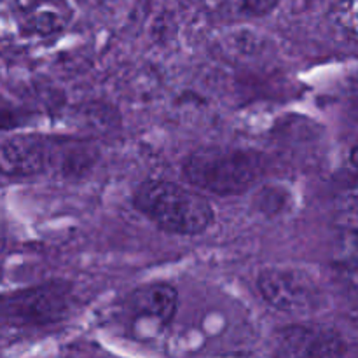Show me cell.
<instances>
[{"mask_svg": "<svg viewBox=\"0 0 358 358\" xmlns=\"http://www.w3.org/2000/svg\"><path fill=\"white\" fill-rule=\"evenodd\" d=\"M261 157L241 149H201L184 163V177L194 187L219 196H236L255 185Z\"/></svg>", "mask_w": 358, "mask_h": 358, "instance_id": "obj_2", "label": "cell"}, {"mask_svg": "<svg viewBox=\"0 0 358 358\" xmlns=\"http://www.w3.org/2000/svg\"><path fill=\"white\" fill-rule=\"evenodd\" d=\"M135 206L159 229L182 236L201 234L212 226L213 210L205 196L166 180H147L136 189Z\"/></svg>", "mask_w": 358, "mask_h": 358, "instance_id": "obj_1", "label": "cell"}, {"mask_svg": "<svg viewBox=\"0 0 358 358\" xmlns=\"http://www.w3.org/2000/svg\"><path fill=\"white\" fill-rule=\"evenodd\" d=\"M224 7L245 16H266L273 13L280 0H219Z\"/></svg>", "mask_w": 358, "mask_h": 358, "instance_id": "obj_10", "label": "cell"}, {"mask_svg": "<svg viewBox=\"0 0 358 358\" xmlns=\"http://www.w3.org/2000/svg\"><path fill=\"white\" fill-rule=\"evenodd\" d=\"M3 247H6V238H3V233H2V229H0V254H2Z\"/></svg>", "mask_w": 358, "mask_h": 358, "instance_id": "obj_12", "label": "cell"}, {"mask_svg": "<svg viewBox=\"0 0 358 358\" xmlns=\"http://www.w3.org/2000/svg\"><path fill=\"white\" fill-rule=\"evenodd\" d=\"M17 124V115L13 105L0 96V129L14 128Z\"/></svg>", "mask_w": 358, "mask_h": 358, "instance_id": "obj_11", "label": "cell"}, {"mask_svg": "<svg viewBox=\"0 0 358 358\" xmlns=\"http://www.w3.org/2000/svg\"><path fill=\"white\" fill-rule=\"evenodd\" d=\"M70 308V289L65 283H48L16 292L2 303L7 318L24 325H48L65 318Z\"/></svg>", "mask_w": 358, "mask_h": 358, "instance_id": "obj_4", "label": "cell"}, {"mask_svg": "<svg viewBox=\"0 0 358 358\" xmlns=\"http://www.w3.org/2000/svg\"><path fill=\"white\" fill-rule=\"evenodd\" d=\"M275 352L282 357H343L346 341L334 329L289 325L275 334Z\"/></svg>", "mask_w": 358, "mask_h": 358, "instance_id": "obj_5", "label": "cell"}, {"mask_svg": "<svg viewBox=\"0 0 358 358\" xmlns=\"http://www.w3.org/2000/svg\"><path fill=\"white\" fill-rule=\"evenodd\" d=\"M17 14L24 30L42 37L65 30L72 17L63 0H17Z\"/></svg>", "mask_w": 358, "mask_h": 358, "instance_id": "obj_8", "label": "cell"}, {"mask_svg": "<svg viewBox=\"0 0 358 358\" xmlns=\"http://www.w3.org/2000/svg\"><path fill=\"white\" fill-rule=\"evenodd\" d=\"M48 170V140L38 135H17L0 143V173L28 178Z\"/></svg>", "mask_w": 358, "mask_h": 358, "instance_id": "obj_6", "label": "cell"}, {"mask_svg": "<svg viewBox=\"0 0 358 358\" xmlns=\"http://www.w3.org/2000/svg\"><path fill=\"white\" fill-rule=\"evenodd\" d=\"M129 308L136 317L156 322L159 325H166L173 320L175 313H177L178 292L171 283H149L131 294Z\"/></svg>", "mask_w": 358, "mask_h": 358, "instance_id": "obj_7", "label": "cell"}, {"mask_svg": "<svg viewBox=\"0 0 358 358\" xmlns=\"http://www.w3.org/2000/svg\"><path fill=\"white\" fill-rule=\"evenodd\" d=\"M262 299L275 310L290 315H308L324 304L320 287L308 273L296 268H266L257 276Z\"/></svg>", "mask_w": 358, "mask_h": 358, "instance_id": "obj_3", "label": "cell"}, {"mask_svg": "<svg viewBox=\"0 0 358 358\" xmlns=\"http://www.w3.org/2000/svg\"><path fill=\"white\" fill-rule=\"evenodd\" d=\"M96 161L94 147L77 140H48V168H55L63 177H80Z\"/></svg>", "mask_w": 358, "mask_h": 358, "instance_id": "obj_9", "label": "cell"}]
</instances>
